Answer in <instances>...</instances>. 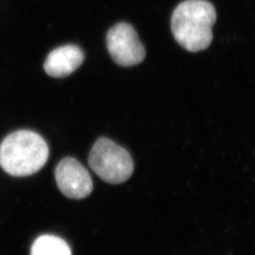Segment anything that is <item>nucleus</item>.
Here are the masks:
<instances>
[{
    "label": "nucleus",
    "instance_id": "f257e3e1",
    "mask_svg": "<svg viewBox=\"0 0 255 255\" xmlns=\"http://www.w3.org/2000/svg\"><path fill=\"white\" fill-rule=\"evenodd\" d=\"M216 20V9L209 1H182L175 8L171 17L174 38L190 52L204 50L212 43V27Z\"/></svg>",
    "mask_w": 255,
    "mask_h": 255
},
{
    "label": "nucleus",
    "instance_id": "f03ea898",
    "mask_svg": "<svg viewBox=\"0 0 255 255\" xmlns=\"http://www.w3.org/2000/svg\"><path fill=\"white\" fill-rule=\"evenodd\" d=\"M48 154L44 138L31 130H17L1 143L0 165L11 176H29L46 164Z\"/></svg>",
    "mask_w": 255,
    "mask_h": 255
},
{
    "label": "nucleus",
    "instance_id": "7ed1b4c3",
    "mask_svg": "<svg viewBox=\"0 0 255 255\" xmlns=\"http://www.w3.org/2000/svg\"><path fill=\"white\" fill-rule=\"evenodd\" d=\"M89 164L104 182L113 184L126 182L133 172V162L129 153L105 137L100 138L92 147Z\"/></svg>",
    "mask_w": 255,
    "mask_h": 255
},
{
    "label": "nucleus",
    "instance_id": "20e7f679",
    "mask_svg": "<svg viewBox=\"0 0 255 255\" xmlns=\"http://www.w3.org/2000/svg\"><path fill=\"white\" fill-rule=\"evenodd\" d=\"M106 43L111 57L121 66H133L145 59V47L136 30L128 23H119L112 27L107 33Z\"/></svg>",
    "mask_w": 255,
    "mask_h": 255
},
{
    "label": "nucleus",
    "instance_id": "39448f33",
    "mask_svg": "<svg viewBox=\"0 0 255 255\" xmlns=\"http://www.w3.org/2000/svg\"><path fill=\"white\" fill-rule=\"evenodd\" d=\"M59 189L69 199L82 200L93 190L91 176L87 169L74 158H64L55 169Z\"/></svg>",
    "mask_w": 255,
    "mask_h": 255
},
{
    "label": "nucleus",
    "instance_id": "423d86ee",
    "mask_svg": "<svg viewBox=\"0 0 255 255\" xmlns=\"http://www.w3.org/2000/svg\"><path fill=\"white\" fill-rule=\"evenodd\" d=\"M84 60V54L79 46L74 45L60 46L46 57L44 68L46 73L54 78H63L73 73Z\"/></svg>",
    "mask_w": 255,
    "mask_h": 255
},
{
    "label": "nucleus",
    "instance_id": "0eeeda50",
    "mask_svg": "<svg viewBox=\"0 0 255 255\" xmlns=\"http://www.w3.org/2000/svg\"><path fill=\"white\" fill-rule=\"evenodd\" d=\"M30 255H72V252L63 238L44 235L33 242Z\"/></svg>",
    "mask_w": 255,
    "mask_h": 255
}]
</instances>
